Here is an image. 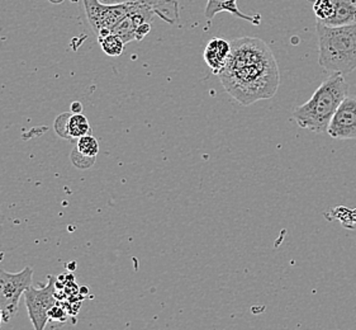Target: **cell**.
Instances as JSON below:
<instances>
[{"instance_id":"24","label":"cell","mask_w":356,"mask_h":330,"mask_svg":"<svg viewBox=\"0 0 356 330\" xmlns=\"http://www.w3.org/2000/svg\"><path fill=\"white\" fill-rule=\"evenodd\" d=\"M72 1H76V0H72Z\"/></svg>"},{"instance_id":"22","label":"cell","mask_w":356,"mask_h":330,"mask_svg":"<svg viewBox=\"0 0 356 330\" xmlns=\"http://www.w3.org/2000/svg\"><path fill=\"white\" fill-rule=\"evenodd\" d=\"M308 1H311V3H314V0H308Z\"/></svg>"},{"instance_id":"12","label":"cell","mask_w":356,"mask_h":330,"mask_svg":"<svg viewBox=\"0 0 356 330\" xmlns=\"http://www.w3.org/2000/svg\"><path fill=\"white\" fill-rule=\"evenodd\" d=\"M92 132V126L88 121L86 116L83 113H72L67 121V134L70 136V140L74 139H81V137L90 135Z\"/></svg>"},{"instance_id":"2","label":"cell","mask_w":356,"mask_h":330,"mask_svg":"<svg viewBox=\"0 0 356 330\" xmlns=\"http://www.w3.org/2000/svg\"><path fill=\"white\" fill-rule=\"evenodd\" d=\"M349 86L342 74H332L321 84L312 98L294 108L293 118L300 129L316 134L327 132L328 125L339 106L348 97Z\"/></svg>"},{"instance_id":"21","label":"cell","mask_w":356,"mask_h":330,"mask_svg":"<svg viewBox=\"0 0 356 330\" xmlns=\"http://www.w3.org/2000/svg\"><path fill=\"white\" fill-rule=\"evenodd\" d=\"M1 322H4V320H3V314H1V310H0V325H1Z\"/></svg>"},{"instance_id":"5","label":"cell","mask_w":356,"mask_h":330,"mask_svg":"<svg viewBox=\"0 0 356 330\" xmlns=\"http://www.w3.org/2000/svg\"><path fill=\"white\" fill-rule=\"evenodd\" d=\"M56 285V277L49 276V282L44 288L31 286L24 292L26 308L35 330H44L50 320L51 310L57 305Z\"/></svg>"},{"instance_id":"19","label":"cell","mask_w":356,"mask_h":330,"mask_svg":"<svg viewBox=\"0 0 356 330\" xmlns=\"http://www.w3.org/2000/svg\"><path fill=\"white\" fill-rule=\"evenodd\" d=\"M70 109H72V113H81L83 112V104L78 101L72 102Z\"/></svg>"},{"instance_id":"4","label":"cell","mask_w":356,"mask_h":330,"mask_svg":"<svg viewBox=\"0 0 356 330\" xmlns=\"http://www.w3.org/2000/svg\"><path fill=\"white\" fill-rule=\"evenodd\" d=\"M33 269L26 267L18 273L6 272L0 269V310L3 320L8 323L19 309V300L24 292L32 286Z\"/></svg>"},{"instance_id":"23","label":"cell","mask_w":356,"mask_h":330,"mask_svg":"<svg viewBox=\"0 0 356 330\" xmlns=\"http://www.w3.org/2000/svg\"><path fill=\"white\" fill-rule=\"evenodd\" d=\"M353 1H354V4L356 6V0H353Z\"/></svg>"},{"instance_id":"9","label":"cell","mask_w":356,"mask_h":330,"mask_svg":"<svg viewBox=\"0 0 356 330\" xmlns=\"http://www.w3.org/2000/svg\"><path fill=\"white\" fill-rule=\"evenodd\" d=\"M226 12L235 15L237 18H241L243 21H248L254 24L259 26L261 22V15H249L243 13L238 7H237V0H208L207 1L206 10L204 15L208 23H211L214 18V15Z\"/></svg>"},{"instance_id":"6","label":"cell","mask_w":356,"mask_h":330,"mask_svg":"<svg viewBox=\"0 0 356 330\" xmlns=\"http://www.w3.org/2000/svg\"><path fill=\"white\" fill-rule=\"evenodd\" d=\"M86 15L98 38L108 36L118 22L129 15L132 3L106 4L100 0H83Z\"/></svg>"},{"instance_id":"3","label":"cell","mask_w":356,"mask_h":330,"mask_svg":"<svg viewBox=\"0 0 356 330\" xmlns=\"http://www.w3.org/2000/svg\"><path fill=\"white\" fill-rule=\"evenodd\" d=\"M318 65L332 74H349L356 69V23L327 27L316 23Z\"/></svg>"},{"instance_id":"18","label":"cell","mask_w":356,"mask_h":330,"mask_svg":"<svg viewBox=\"0 0 356 330\" xmlns=\"http://www.w3.org/2000/svg\"><path fill=\"white\" fill-rule=\"evenodd\" d=\"M151 23H143L136 31V41H143L145 37L150 33Z\"/></svg>"},{"instance_id":"1","label":"cell","mask_w":356,"mask_h":330,"mask_svg":"<svg viewBox=\"0 0 356 330\" xmlns=\"http://www.w3.org/2000/svg\"><path fill=\"white\" fill-rule=\"evenodd\" d=\"M218 78L225 91L243 106L270 100L280 86L277 58L268 43L257 37L231 41L227 64Z\"/></svg>"},{"instance_id":"16","label":"cell","mask_w":356,"mask_h":330,"mask_svg":"<svg viewBox=\"0 0 356 330\" xmlns=\"http://www.w3.org/2000/svg\"><path fill=\"white\" fill-rule=\"evenodd\" d=\"M70 115H72V112L61 113L55 121V131H56L57 135L63 139H66V140H70V136L67 134V121H69Z\"/></svg>"},{"instance_id":"8","label":"cell","mask_w":356,"mask_h":330,"mask_svg":"<svg viewBox=\"0 0 356 330\" xmlns=\"http://www.w3.org/2000/svg\"><path fill=\"white\" fill-rule=\"evenodd\" d=\"M229 54H231V42L221 37H214L207 43L203 56L208 68L212 70L214 75H218L227 64Z\"/></svg>"},{"instance_id":"14","label":"cell","mask_w":356,"mask_h":330,"mask_svg":"<svg viewBox=\"0 0 356 330\" xmlns=\"http://www.w3.org/2000/svg\"><path fill=\"white\" fill-rule=\"evenodd\" d=\"M314 13L317 23L325 24L334 15V1L332 0H314Z\"/></svg>"},{"instance_id":"11","label":"cell","mask_w":356,"mask_h":330,"mask_svg":"<svg viewBox=\"0 0 356 330\" xmlns=\"http://www.w3.org/2000/svg\"><path fill=\"white\" fill-rule=\"evenodd\" d=\"M334 15L323 26L342 27L356 23V6L353 0H332Z\"/></svg>"},{"instance_id":"10","label":"cell","mask_w":356,"mask_h":330,"mask_svg":"<svg viewBox=\"0 0 356 330\" xmlns=\"http://www.w3.org/2000/svg\"><path fill=\"white\" fill-rule=\"evenodd\" d=\"M98 152H99L98 140L92 135H86L79 139L76 148L72 151L70 158L75 166H78L80 169H88L94 164Z\"/></svg>"},{"instance_id":"17","label":"cell","mask_w":356,"mask_h":330,"mask_svg":"<svg viewBox=\"0 0 356 330\" xmlns=\"http://www.w3.org/2000/svg\"><path fill=\"white\" fill-rule=\"evenodd\" d=\"M102 3L106 4H124V3H138V4H145V6H150V7L159 8L164 4L166 0H100Z\"/></svg>"},{"instance_id":"20","label":"cell","mask_w":356,"mask_h":330,"mask_svg":"<svg viewBox=\"0 0 356 330\" xmlns=\"http://www.w3.org/2000/svg\"><path fill=\"white\" fill-rule=\"evenodd\" d=\"M3 221H4V217H3V214H1V211H0V237H1V234H3Z\"/></svg>"},{"instance_id":"7","label":"cell","mask_w":356,"mask_h":330,"mask_svg":"<svg viewBox=\"0 0 356 330\" xmlns=\"http://www.w3.org/2000/svg\"><path fill=\"white\" fill-rule=\"evenodd\" d=\"M327 134L336 140L356 139V97L348 95L328 125Z\"/></svg>"},{"instance_id":"15","label":"cell","mask_w":356,"mask_h":330,"mask_svg":"<svg viewBox=\"0 0 356 330\" xmlns=\"http://www.w3.org/2000/svg\"><path fill=\"white\" fill-rule=\"evenodd\" d=\"M334 215L341 221L342 225L345 228H350L353 229V225L351 223H355L356 225V210H348L345 207H337L334 210Z\"/></svg>"},{"instance_id":"13","label":"cell","mask_w":356,"mask_h":330,"mask_svg":"<svg viewBox=\"0 0 356 330\" xmlns=\"http://www.w3.org/2000/svg\"><path fill=\"white\" fill-rule=\"evenodd\" d=\"M98 42H99L102 50L104 51V54H107L108 56H112V58L121 56L124 50V45H126L122 41V38L115 36L113 33L98 38Z\"/></svg>"}]
</instances>
